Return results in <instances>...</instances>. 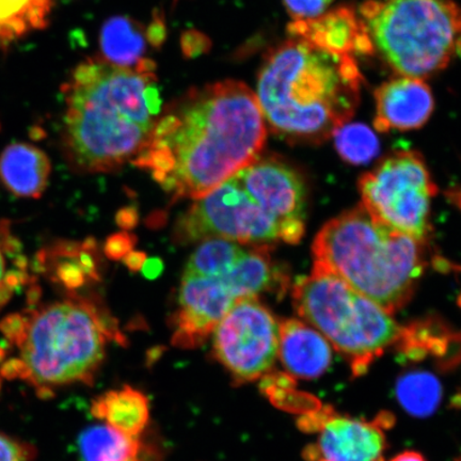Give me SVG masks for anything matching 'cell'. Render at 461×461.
<instances>
[{"label": "cell", "instance_id": "1", "mask_svg": "<svg viewBox=\"0 0 461 461\" xmlns=\"http://www.w3.org/2000/svg\"><path fill=\"white\" fill-rule=\"evenodd\" d=\"M267 124L257 96L238 80L195 89L158 120L131 161L173 199L198 200L259 158Z\"/></svg>", "mask_w": 461, "mask_h": 461}, {"label": "cell", "instance_id": "2", "mask_svg": "<svg viewBox=\"0 0 461 461\" xmlns=\"http://www.w3.org/2000/svg\"><path fill=\"white\" fill-rule=\"evenodd\" d=\"M65 95L63 147L78 170L119 169L151 140L161 105L153 71L89 60L75 70Z\"/></svg>", "mask_w": 461, "mask_h": 461}, {"label": "cell", "instance_id": "3", "mask_svg": "<svg viewBox=\"0 0 461 461\" xmlns=\"http://www.w3.org/2000/svg\"><path fill=\"white\" fill-rule=\"evenodd\" d=\"M362 83L353 56L291 37L265 58L256 96L276 135L320 144L354 117Z\"/></svg>", "mask_w": 461, "mask_h": 461}, {"label": "cell", "instance_id": "4", "mask_svg": "<svg viewBox=\"0 0 461 461\" xmlns=\"http://www.w3.org/2000/svg\"><path fill=\"white\" fill-rule=\"evenodd\" d=\"M312 251L314 267L336 275L391 315L411 301L425 267L423 241L380 222L362 204L328 221Z\"/></svg>", "mask_w": 461, "mask_h": 461}, {"label": "cell", "instance_id": "5", "mask_svg": "<svg viewBox=\"0 0 461 461\" xmlns=\"http://www.w3.org/2000/svg\"><path fill=\"white\" fill-rule=\"evenodd\" d=\"M111 341L123 342L113 317L77 299L55 303L27 321L16 343L19 355L5 363L3 374L42 392L89 383Z\"/></svg>", "mask_w": 461, "mask_h": 461}, {"label": "cell", "instance_id": "6", "mask_svg": "<svg viewBox=\"0 0 461 461\" xmlns=\"http://www.w3.org/2000/svg\"><path fill=\"white\" fill-rule=\"evenodd\" d=\"M360 14L374 53L405 77L443 70L461 34V9L452 0H366Z\"/></svg>", "mask_w": 461, "mask_h": 461}, {"label": "cell", "instance_id": "7", "mask_svg": "<svg viewBox=\"0 0 461 461\" xmlns=\"http://www.w3.org/2000/svg\"><path fill=\"white\" fill-rule=\"evenodd\" d=\"M292 296L298 315L349 361L354 376L365 375L399 339L402 327L391 314L327 270L313 267Z\"/></svg>", "mask_w": 461, "mask_h": 461}, {"label": "cell", "instance_id": "8", "mask_svg": "<svg viewBox=\"0 0 461 461\" xmlns=\"http://www.w3.org/2000/svg\"><path fill=\"white\" fill-rule=\"evenodd\" d=\"M359 190L362 205L380 222L420 241L428 238L437 188L419 153L389 155L361 176Z\"/></svg>", "mask_w": 461, "mask_h": 461}, {"label": "cell", "instance_id": "9", "mask_svg": "<svg viewBox=\"0 0 461 461\" xmlns=\"http://www.w3.org/2000/svg\"><path fill=\"white\" fill-rule=\"evenodd\" d=\"M177 240L224 239L244 245H269L282 240L281 230L235 176L198 199L177 223Z\"/></svg>", "mask_w": 461, "mask_h": 461}, {"label": "cell", "instance_id": "10", "mask_svg": "<svg viewBox=\"0 0 461 461\" xmlns=\"http://www.w3.org/2000/svg\"><path fill=\"white\" fill-rule=\"evenodd\" d=\"M212 348L236 382H255L278 358L279 322L258 298L240 299L212 331Z\"/></svg>", "mask_w": 461, "mask_h": 461}, {"label": "cell", "instance_id": "11", "mask_svg": "<svg viewBox=\"0 0 461 461\" xmlns=\"http://www.w3.org/2000/svg\"><path fill=\"white\" fill-rule=\"evenodd\" d=\"M259 207L278 224L282 241L302 240L307 212V188L291 165L276 158H258L234 175Z\"/></svg>", "mask_w": 461, "mask_h": 461}, {"label": "cell", "instance_id": "12", "mask_svg": "<svg viewBox=\"0 0 461 461\" xmlns=\"http://www.w3.org/2000/svg\"><path fill=\"white\" fill-rule=\"evenodd\" d=\"M238 302L219 276L183 275L178 308L172 317V342L182 348H198Z\"/></svg>", "mask_w": 461, "mask_h": 461}, {"label": "cell", "instance_id": "13", "mask_svg": "<svg viewBox=\"0 0 461 461\" xmlns=\"http://www.w3.org/2000/svg\"><path fill=\"white\" fill-rule=\"evenodd\" d=\"M384 417L367 420L339 417L331 411L316 413L313 429L320 431L315 445L307 447L308 461H380L385 447Z\"/></svg>", "mask_w": 461, "mask_h": 461}, {"label": "cell", "instance_id": "14", "mask_svg": "<svg viewBox=\"0 0 461 461\" xmlns=\"http://www.w3.org/2000/svg\"><path fill=\"white\" fill-rule=\"evenodd\" d=\"M375 128L382 132L422 128L435 108V100L422 79L401 77L384 83L375 92Z\"/></svg>", "mask_w": 461, "mask_h": 461}, {"label": "cell", "instance_id": "15", "mask_svg": "<svg viewBox=\"0 0 461 461\" xmlns=\"http://www.w3.org/2000/svg\"><path fill=\"white\" fill-rule=\"evenodd\" d=\"M291 37H298L332 51L351 55L354 51L366 54L371 49V40L361 19L350 7H339L310 21H294L288 26Z\"/></svg>", "mask_w": 461, "mask_h": 461}, {"label": "cell", "instance_id": "16", "mask_svg": "<svg viewBox=\"0 0 461 461\" xmlns=\"http://www.w3.org/2000/svg\"><path fill=\"white\" fill-rule=\"evenodd\" d=\"M278 357L292 376L314 379L330 368L332 351L330 342L315 328L290 319L279 324Z\"/></svg>", "mask_w": 461, "mask_h": 461}, {"label": "cell", "instance_id": "17", "mask_svg": "<svg viewBox=\"0 0 461 461\" xmlns=\"http://www.w3.org/2000/svg\"><path fill=\"white\" fill-rule=\"evenodd\" d=\"M272 247L257 245L248 248L227 274L219 276L236 301L258 298L261 294L285 295L290 287V275L272 258Z\"/></svg>", "mask_w": 461, "mask_h": 461}, {"label": "cell", "instance_id": "18", "mask_svg": "<svg viewBox=\"0 0 461 461\" xmlns=\"http://www.w3.org/2000/svg\"><path fill=\"white\" fill-rule=\"evenodd\" d=\"M50 164L46 155L29 144H14L0 158L5 185L22 197H38L48 184Z\"/></svg>", "mask_w": 461, "mask_h": 461}, {"label": "cell", "instance_id": "19", "mask_svg": "<svg viewBox=\"0 0 461 461\" xmlns=\"http://www.w3.org/2000/svg\"><path fill=\"white\" fill-rule=\"evenodd\" d=\"M92 413L125 435L140 437L149 422V402L141 392L125 385L96 399Z\"/></svg>", "mask_w": 461, "mask_h": 461}, {"label": "cell", "instance_id": "20", "mask_svg": "<svg viewBox=\"0 0 461 461\" xmlns=\"http://www.w3.org/2000/svg\"><path fill=\"white\" fill-rule=\"evenodd\" d=\"M101 48L107 62L113 66L153 71V63L143 58L146 39L140 28L128 17H112L104 24Z\"/></svg>", "mask_w": 461, "mask_h": 461}, {"label": "cell", "instance_id": "21", "mask_svg": "<svg viewBox=\"0 0 461 461\" xmlns=\"http://www.w3.org/2000/svg\"><path fill=\"white\" fill-rule=\"evenodd\" d=\"M79 461H143L138 437L123 434L107 424L91 426L78 439Z\"/></svg>", "mask_w": 461, "mask_h": 461}, {"label": "cell", "instance_id": "22", "mask_svg": "<svg viewBox=\"0 0 461 461\" xmlns=\"http://www.w3.org/2000/svg\"><path fill=\"white\" fill-rule=\"evenodd\" d=\"M396 396L402 407L417 418L429 417L441 402L442 387L434 375L411 371L397 380Z\"/></svg>", "mask_w": 461, "mask_h": 461}, {"label": "cell", "instance_id": "23", "mask_svg": "<svg viewBox=\"0 0 461 461\" xmlns=\"http://www.w3.org/2000/svg\"><path fill=\"white\" fill-rule=\"evenodd\" d=\"M246 249L236 241L224 239H209L190 257L184 274L200 276H219L227 274Z\"/></svg>", "mask_w": 461, "mask_h": 461}, {"label": "cell", "instance_id": "24", "mask_svg": "<svg viewBox=\"0 0 461 461\" xmlns=\"http://www.w3.org/2000/svg\"><path fill=\"white\" fill-rule=\"evenodd\" d=\"M50 0H0V39L10 40L41 27Z\"/></svg>", "mask_w": 461, "mask_h": 461}, {"label": "cell", "instance_id": "25", "mask_svg": "<svg viewBox=\"0 0 461 461\" xmlns=\"http://www.w3.org/2000/svg\"><path fill=\"white\" fill-rule=\"evenodd\" d=\"M333 136L339 157L349 164L370 163L379 153L378 138L365 124L346 123Z\"/></svg>", "mask_w": 461, "mask_h": 461}, {"label": "cell", "instance_id": "26", "mask_svg": "<svg viewBox=\"0 0 461 461\" xmlns=\"http://www.w3.org/2000/svg\"><path fill=\"white\" fill-rule=\"evenodd\" d=\"M333 0H284L294 21H310L326 14Z\"/></svg>", "mask_w": 461, "mask_h": 461}, {"label": "cell", "instance_id": "27", "mask_svg": "<svg viewBox=\"0 0 461 461\" xmlns=\"http://www.w3.org/2000/svg\"><path fill=\"white\" fill-rule=\"evenodd\" d=\"M33 456V448L0 434V461H28Z\"/></svg>", "mask_w": 461, "mask_h": 461}, {"label": "cell", "instance_id": "28", "mask_svg": "<svg viewBox=\"0 0 461 461\" xmlns=\"http://www.w3.org/2000/svg\"><path fill=\"white\" fill-rule=\"evenodd\" d=\"M136 244V238L128 230L113 234L106 241L105 253L112 259H120L128 256Z\"/></svg>", "mask_w": 461, "mask_h": 461}, {"label": "cell", "instance_id": "29", "mask_svg": "<svg viewBox=\"0 0 461 461\" xmlns=\"http://www.w3.org/2000/svg\"><path fill=\"white\" fill-rule=\"evenodd\" d=\"M124 264L131 272H140L141 270L144 262L147 261V255L140 251H131L128 256L124 258Z\"/></svg>", "mask_w": 461, "mask_h": 461}, {"label": "cell", "instance_id": "30", "mask_svg": "<svg viewBox=\"0 0 461 461\" xmlns=\"http://www.w3.org/2000/svg\"><path fill=\"white\" fill-rule=\"evenodd\" d=\"M144 276L148 279H155L163 272V262L158 258H149L141 268Z\"/></svg>", "mask_w": 461, "mask_h": 461}, {"label": "cell", "instance_id": "31", "mask_svg": "<svg viewBox=\"0 0 461 461\" xmlns=\"http://www.w3.org/2000/svg\"><path fill=\"white\" fill-rule=\"evenodd\" d=\"M119 226L123 229H131L135 226L137 222V212L131 207L121 211L117 216Z\"/></svg>", "mask_w": 461, "mask_h": 461}, {"label": "cell", "instance_id": "32", "mask_svg": "<svg viewBox=\"0 0 461 461\" xmlns=\"http://www.w3.org/2000/svg\"><path fill=\"white\" fill-rule=\"evenodd\" d=\"M390 461H426L422 455L417 452L408 451L397 455L394 458Z\"/></svg>", "mask_w": 461, "mask_h": 461}, {"label": "cell", "instance_id": "33", "mask_svg": "<svg viewBox=\"0 0 461 461\" xmlns=\"http://www.w3.org/2000/svg\"><path fill=\"white\" fill-rule=\"evenodd\" d=\"M4 268H5L4 258H3L2 253H0V279H2V276L4 275Z\"/></svg>", "mask_w": 461, "mask_h": 461}, {"label": "cell", "instance_id": "34", "mask_svg": "<svg viewBox=\"0 0 461 461\" xmlns=\"http://www.w3.org/2000/svg\"><path fill=\"white\" fill-rule=\"evenodd\" d=\"M454 195H455V197H454L455 201H456L457 203L460 204V206H461V192L455 194Z\"/></svg>", "mask_w": 461, "mask_h": 461}]
</instances>
